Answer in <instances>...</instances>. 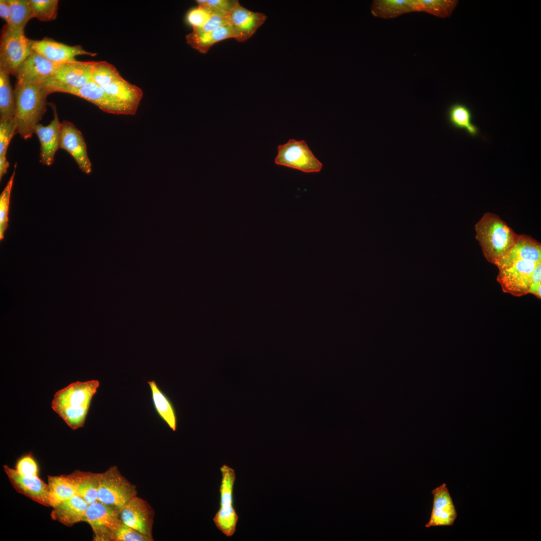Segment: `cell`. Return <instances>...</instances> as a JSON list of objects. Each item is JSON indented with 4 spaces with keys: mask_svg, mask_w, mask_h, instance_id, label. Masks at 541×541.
Instances as JSON below:
<instances>
[{
    "mask_svg": "<svg viewBox=\"0 0 541 541\" xmlns=\"http://www.w3.org/2000/svg\"><path fill=\"white\" fill-rule=\"evenodd\" d=\"M99 386L96 380L73 382L55 393L52 408L72 430L82 427Z\"/></svg>",
    "mask_w": 541,
    "mask_h": 541,
    "instance_id": "cell-1",
    "label": "cell"
},
{
    "mask_svg": "<svg viewBox=\"0 0 541 541\" xmlns=\"http://www.w3.org/2000/svg\"><path fill=\"white\" fill-rule=\"evenodd\" d=\"M14 120L17 134L27 140L34 134L47 109V98L50 94L44 87L35 84H16Z\"/></svg>",
    "mask_w": 541,
    "mask_h": 541,
    "instance_id": "cell-2",
    "label": "cell"
},
{
    "mask_svg": "<svg viewBox=\"0 0 541 541\" xmlns=\"http://www.w3.org/2000/svg\"><path fill=\"white\" fill-rule=\"evenodd\" d=\"M475 230L484 256L493 264L510 249L518 236L499 216L490 212L484 214Z\"/></svg>",
    "mask_w": 541,
    "mask_h": 541,
    "instance_id": "cell-3",
    "label": "cell"
},
{
    "mask_svg": "<svg viewBox=\"0 0 541 541\" xmlns=\"http://www.w3.org/2000/svg\"><path fill=\"white\" fill-rule=\"evenodd\" d=\"M32 43L24 29L6 24L1 33L0 70L15 75L21 63L34 52Z\"/></svg>",
    "mask_w": 541,
    "mask_h": 541,
    "instance_id": "cell-4",
    "label": "cell"
},
{
    "mask_svg": "<svg viewBox=\"0 0 541 541\" xmlns=\"http://www.w3.org/2000/svg\"><path fill=\"white\" fill-rule=\"evenodd\" d=\"M95 61H78L60 64L52 77L41 85L50 94L67 93L81 88L91 81Z\"/></svg>",
    "mask_w": 541,
    "mask_h": 541,
    "instance_id": "cell-5",
    "label": "cell"
},
{
    "mask_svg": "<svg viewBox=\"0 0 541 541\" xmlns=\"http://www.w3.org/2000/svg\"><path fill=\"white\" fill-rule=\"evenodd\" d=\"M136 494V486L121 474L116 466H111L100 473L98 501L121 509Z\"/></svg>",
    "mask_w": 541,
    "mask_h": 541,
    "instance_id": "cell-6",
    "label": "cell"
},
{
    "mask_svg": "<svg viewBox=\"0 0 541 541\" xmlns=\"http://www.w3.org/2000/svg\"><path fill=\"white\" fill-rule=\"evenodd\" d=\"M221 481L219 489L220 506L213 521L223 534L227 537L234 533L238 516L233 506V492L236 479L234 470L224 464L220 468Z\"/></svg>",
    "mask_w": 541,
    "mask_h": 541,
    "instance_id": "cell-7",
    "label": "cell"
},
{
    "mask_svg": "<svg viewBox=\"0 0 541 541\" xmlns=\"http://www.w3.org/2000/svg\"><path fill=\"white\" fill-rule=\"evenodd\" d=\"M275 164L297 169L306 173L319 172L323 166L305 140L290 139L278 146Z\"/></svg>",
    "mask_w": 541,
    "mask_h": 541,
    "instance_id": "cell-8",
    "label": "cell"
},
{
    "mask_svg": "<svg viewBox=\"0 0 541 541\" xmlns=\"http://www.w3.org/2000/svg\"><path fill=\"white\" fill-rule=\"evenodd\" d=\"M84 521L91 526L94 540H112L114 530L122 521L120 509L97 501L89 504Z\"/></svg>",
    "mask_w": 541,
    "mask_h": 541,
    "instance_id": "cell-9",
    "label": "cell"
},
{
    "mask_svg": "<svg viewBox=\"0 0 541 541\" xmlns=\"http://www.w3.org/2000/svg\"><path fill=\"white\" fill-rule=\"evenodd\" d=\"M68 93L83 98L108 113L134 115L138 109L108 94L92 81L81 88L71 90Z\"/></svg>",
    "mask_w": 541,
    "mask_h": 541,
    "instance_id": "cell-10",
    "label": "cell"
},
{
    "mask_svg": "<svg viewBox=\"0 0 541 541\" xmlns=\"http://www.w3.org/2000/svg\"><path fill=\"white\" fill-rule=\"evenodd\" d=\"M540 263L519 260L508 267L499 269L497 280L503 292L516 297L528 293L533 271Z\"/></svg>",
    "mask_w": 541,
    "mask_h": 541,
    "instance_id": "cell-11",
    "label": "cell"
},
{
    "mask_svg": "<svg viewBox=\"0 0 541 541\" xmlns=\"http://www.w3.org/2000/svg\"><path fill=\"white\" fill-rule=\"evenodd\" d=\"M59 65L33 52L18 68L15 75L16 84L41 86L52 77Z\"/></svg>",
    "mask_w": 541,
    "mask_h": 541,
    "instance_id": "cell-12",
    "label": "cell"
},
{
    "mask_svg": "<svg viewBox=\"0 0 541 541\" xmlns=\"http://www.w3.org/2000/svg\"><path fill=\"white\" fill-rule=\"evenodd\" d=\"M154 511L145 500L135 496L120 509V518L127 525L152 537Z\"/></svg>",
    "mask_w": 541,
    "mask_h": 541,
    "instance_id": "cell-13",
    "label": "cell"
},
{
    "mask_svg": "<svg viewBox=\"0 0 541 541\" xmlns=\"http://www.w3.org/2000/svg\"><path fill=\"white\" fill-rule=\"evenodd\" d=\"M60 148L67 151L74 159L79 168L86 174L92 171L87 146L82 133L71 122H62Z\"/></svg>",
    "mask_w": 541,
    "mask_h": 541,
    "instance_id": "cell-14",
    "label": "cell"
},
{
    "mask_svg": "<svg viewBox=\"0 0 541 541\" xmlns=\"http://www.w3.org/2000/svg\"><path fill=\"white\" fill-rule=\"evenodd\" d=\"M3 468L17 491L41 505L50 507L48 484L39 476L21 475L7 465H4Z\"/></svg>",
    "mask_w": 541,
    "mask_h": 541,
    "instance_id": "cell-15",
    "label": "cell"
},
{
    "mask_svg": "<svg viewBox=\"0 0 541 541\" xmlns=\"http://www.w3.org/2000/svg\"><path fill=\"white\" fill-rule=\"evenodd\" d=\"M32 48L34 52L57 64L75 62V57L78 55H96L85 51L80 46H71L47 38L32 40Z\"/></svg>",
    "mask_w": 541,
    "mask_h": 541,
    "instance_id": "cell-16",
    "label": "cell"
},
{
    "mask_svg": "<svg viewBox=\"0 0 541 541\" xmlns=\"http://www.w3.org/2000/svg\"><path fill=\"white\" fill-rule=\"evenodd\" d=\"M50 104L54 112L53 120L47 126L39 124L34 132L40 142V162L47 166L53 163L56 152L60 148L62 127L55 105Z\"/></svg>",
    "mask_w": 541,
    "mask_h": 541,
    "instance_id": "cell-17",
    "label": "cell"
},
{
    "mask_svg": "<svg viewBox=\"0 0 541 541\" xmlns=\"http://www.w3.org/2000/svg\"><path fill=\"white\" fill-rule=\"evenodd\" d=\"M266 18L263 14L250 11L241 6L239 2L228 13L229 24L235 32V40L239 42H244L250 38Z\"/></svg>",
    "mask_w": 541,
    "mask_h": 541,
    "instance_id": "cell-18",
    "label": "cell"
},
{
    "mask_svg": "<svg viewBox=\"0 0 541 541\" xmlns=\"http://www.w3.org/2000/svg\"><path fill=\"white\" fill-rule=\"evenodd\" d=\"M431 493L433 496L432 508L425 527L453 525L457 514L446 484L442 483L434 489Z\"/></svg>",
    "mask_w": 541,
    "mask_h": 541,
    "instance_id": "cell-19",
    "label": "cell"
},
{
    "mask_svg": "<svg viewBox=\"0 0 541 541\" xmlns=\"http://www.w3.org/2000/svg\"><path fill=\"white\" fill-rule=\"evenodd\" d=\"M519 260L541 262L540 243L529 236L518 235L513 245L494 264L499 270L508 267Z\"/></svg>",
    "mask_w": 541,
    "mask_h": 541,
    "instance_id": "cell-20",
    "label": "cell"
},
{
    "mask_svg": "<svg viewBox=\"0 0 541 541\" xmlns=\"http://www.w3.org/2000/svg\"><path fill=\"white\" fill-rule=\"evenodd\" d=\"M88 505L82 497L76 494L54 507L51 517L67 526L72 527L76 523L84 521Z\"/></svg>",
    "mask_w": 541,
    "mask_h": 541,
    "instance_id": "cell-21",
    "label": "cell"
},
{
    "mask_svg": "<svg viewBox=\"0 0 541 541\" xmlns=\"http://www.w3.org/2000/svg\"><path fill=\"white\" fill-rule=\"evenodd\" d=\"M89 504L97 501L100 473L79 470L62 475Z\"/></svg>",
    "mask_w": 541,
    "mask_h": 541,
    "instance_id": "cell-22",
    "label": "cell"
},
{
    "mask_svg": "<svg viewBox=\"0 0 541 541\" xmlns=\"http://www.w3.org/2000/svg\"><path fill=\"white\" fill-rule=\"evenodd\" d=\"M236 38L233 28L230 24H227L206 33L196 34L192 32L186 36V41L193 49L205 54L215 43L229 38L236 39Z\"/></svg>",
    "mask_w": 541,
    "mask_h": 541,
    "instance_id": "cell-23",
    "label": "cell"
},
{
    "mask_svg": "<svg viewBox=\"0 0 541 541\" xmlns=\"http://www.w3.org/2000/svg\"><path fill=\"white\" fill-rule=\"evenodd\" d=\"M415 12H418L416 0H375L371 7L373 16L385 19Z\"/></svg>",
    "mask_w": 541,
    "mask_h": 541,
    "instance_id": "cell-24",
    "label": "cell"
},
{
    "mask_svg": "<svg viewBox=\"0 0 541 541\" xmlns=\"http://www.w3.org/2000/svg\"><path fill=\"white\" fill-rule=\"evenodd\" d=\"M447 117L448 123L452 127L463 129L472 137L478 135L479 129L472 122V111L465 104L461 103L451 104L448 108Z\"/></svg>",
    "mask_w": 541,
    "mask_h": 541,
    "instance_id": "cell-25",
    "label": "cell"
},
{
    "mask_svg": "<svg viewBox=\"0 0 541 541\" xmlns=\"http://www.w3.org/2000/svg\"><path fill=\"white\" fill-rule=\"evenodd\" d=\"M108 94L117 99L138 107L143 97L142 90L122 77L109 85L102 87Z\"/></svg>",
    "mask_w": 541,
    "mask_h": 541,
    "instance_id": "cell-26",
    "label": "cell"
},
{
    "mask_svg": "<svg viewBox=\"0 0 541 541\" xmlns=\"http://www.w3.org/2000/svg\"><path fill=\"white\" fill-rule=\"evenodd\" d=\"M9 76L0 70V121L12 120L15 118V98Z\"/></svg>",
    "mask_w": 541,
    "mask_h": 541,
    "instance_id": "cell-27",
    "label": "cell"
},
{
    "mask_svg": "<svg viewBox=\"0 0 541 541\" xmlns=\"http://www.w3.org/2000/svg\"><path fill=\"white\" fill-rule=\"evenodd\" d=\"M154 407L161 418L173 431L176 429L177 420L173 405L160 391L154 381H148Z\"/></svg>",
    "mask_w": 541,
    "mask_h": 541,
    "instance_id": "cell-28",
    "label": "cell"
},
{
    "mask_svg": "<svg viewBox=\"0 0 541 541\" xmlns=\"http://www.w3.org/2000/svg\"><path fill=\"white\" fill-rule=\"evenodd\" d=\"M48 480L50 504L53 508L61 502L78 494L75 487L62 475H48Z\"/></svg>",
    "mask_w": 541,
    "mask_h": 541,
    "instance_id": "cell-29",
    "label": "cell"
},
{
    "mask_svg": "<svg viewBox=\"0 0 541 541\" xmlns=\"http://www.w3.org/2000/svg\"><path fill=\"white\" fill-rule=\"evenodd\" d=\"M418 12H425L440 18L450 17L457 5V0H416Z\"/></svg>",
    "mask_w": 541,
    "mask_h": 541,
    "instance_id": "cell-30",
    "label": "cell"
},
{
    "mask_svg": "<svg viewBox=\"0 0 541 541\" xmlns=\"http://www.w3.org/2000/svg\"><path fill=\"white\" fill-rule=\"evenodd\" d=\"M11 9V21L8 25L24 29L34 18L29 0H8Z\"/></svg>",
    "mask_w": 541,
    "mask_h": 541,
    "instance_id": "cell-31",
    "label": "cell"
},
{
    "mask_svg": "<svg viewBox=\"0 0 541 541\" xmlns=\"http://www.w3.org/2000/svg\"><path fill=\"white\" fill-rule=\"evenodd\" d=\"M121 78L119 72L112 64L105 61L95 62L91 75V81L94 83L104 87Z\"/></svg>",
    "mask_w": 541,
    "mask_h": 541,
    "instance_id": "cell-32",
    "label": "cell"
},
{
    "mask_svg": "<svg viewBox=\"0 0 541 541\" xmlns=\"http://www.w3.org/2000/svg\"><path fill=\"white\" fill-rule=\"evenodd\" d=\"M33 17L41 21L47 22L56 19L58 10V0H29Z\"/></svg>",
    "mask_w": 541,
    "mask_h": 541,
    "instance_id": "cell-33",
    "label": "cell"
},
{
    "mask_svg": "<svg viewBox=\"0 0 541 541\" xmlns=\"http://www.w3.org/2000/svg\"><path fill=\"white\" fill-rule=\"evenodd\" d=\"M15 169L11 176L7 185L2 192L0 196V239L2 240L4 237V233L8 227V214L10 201L11 193L13 185L15 175Z\"/></svg>",
    "mask_w": 541,
    "mask_h": 541,
    "instance_id": "cell-34",
    "label": "cell"
},
{
    "mask_svg": "<svg viewBox=\"0 0 541 541\" xmlns=\"http://www.w3.org/2000/svg\"><path fill=\"white\" fill-rule=\"evenodd\" d=\"M153 538L145 535L127 525L122 521L114 530L113 541H151Z\"/></svg>",
    "mask_w": 541,
    "mask_h": 541,
    "instance_id": "cell-35",
    "label": "cell"
},
{
    "mask_svg": "<svg viewBox=\"0 0 541 541\" xmlns=\"http://www.w3.org/2000/svg\"><path fill=\"white\" fill-rule=\"evenodd\" d=\"M17 134V125L14 119L0 121V156L7 155L9 144Z\"/></svg>",
    "mask_w": 541,
    "mask_h": 541,
    "instance_id": "cell-36",
    "label": "cell"
},
{
    "mask_svg": "<svg viewBox=\"0 0 541 541\" xmlns=\"http://www.w3.org/2000/svg\"><path fill=\"white\" fill-rule=\"evenodd\" d=\"M212 9L209 7L198 6L190 10L187 14V20L192 26L193 31L201 28L210 19Z\"/></svg>",
    "mask_w": 541,
    "mask_h": 541,
    "instance_id": "cell-37",
    "label": "cell"
},
{
    "mask_svg": "<svg viewBox=\"0 0 541 541\" xmlns=\"http://www.w3.org/2000/svg\"><path fill=\"white\" fill-rule=\"evenodd\" d=\"M211 8L212 13L209 20L201 28L193 31L192 32L196 34L206 33L215 30L223 26L229 24L228 20V13L213 8Z\"/></svg>",
    "mask_w": 541,
    "mask_h": 541,
    "instance_id": "cell-38",
    "label": "cell"
},
{
    "mask_svg": "<svg viewBox=\"0 0 541 541\" xmlns=\"http://www.w3.org/2000/svg\"><path fill=\"white\" fill-rule=\"evenodd\" d=\"M16 470L24 476H38V467L31 453L26 454L17 461Z\"/></svg>",
    "mask_w": 541,
    "mask_h": 541,
    "instance_id": "cell-39",
    "label": "cell"
},
{
    "mask_svg": "<svg viewBox=\"0 0 541 541\" xmlns=\"http://www.w3.org/2000/svg\"><path fill=\"white\" fill-rule=\"evenodd\" d=\"M198 6H207L228 13L239 2L237 0H197Z\"/></svg>",
    "mask_w": 541,
    "mask_h": 541,
    "instance_id": "cell-40",
    "label": "cell"
},
{
    "mask_svg": "<svg viewBox=\"0 0 541 541\" xmlns=\"http://www.w3.org/2000/svg\"><path fill=\"white\" fill-rule=\"evenodd\" d=\"M541 263L538 264L533 271L528 293L540 298Z\"/></svg>",
    "mask_w": 541,
    "mask_h": 541,
    "instance_id": "cell-41",
    "label": "cell"
},
{
    "mask_svg": "<svg viewBox=\"0 0 541 541\" xmlns=\"http://www.w3.org/2000/svg\"><path fill=\"white\" fill-rule=\"evenodd\" d=\"M0 17L6 22V24L10 23L11 9L8 0L0 1Z\"/></svg>",
    "mask_w": 541,
    "mask_h": 541,
    "instance_id": "cell-42",
    "label": "cell"
},
{
    "mask_svg": "<svg viewBox=\"0 0 541 541\" xmlns=\"http://www.w3.org/2000/svg\"><path fill=\"white\" fill-rule=\"evenodd\" d=\"M9 167V162L7 160V155L0 156V179L2 180L3 176L7 173Z\"/></svg>",
    "mask_w": 541,
    "mask_h": 541,
    "instance_id": "cell-43",
    "label": "cell"
}]
</instances>
